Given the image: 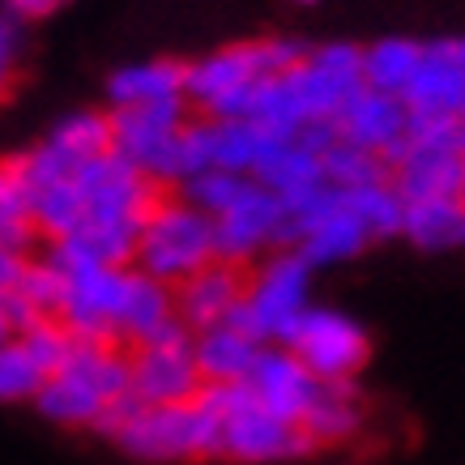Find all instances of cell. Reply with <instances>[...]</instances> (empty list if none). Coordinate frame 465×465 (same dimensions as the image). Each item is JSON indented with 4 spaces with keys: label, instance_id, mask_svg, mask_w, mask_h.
I'll return each mask as SVG.
<instances>
[{
    "label": "cell",
    "instance_id": "obj_1",
    "mask_svg": "<svg viewBox=\"0 0 465 465\" xmlns=\"http://www.w3.org/2000/svg\"><path fill=\"white\" fill-rule=\"evenodd\" d=\"M133 389V354L115 341H77L69 367L47 376L35 406L56 427H90L112 397Z\"/></svg>",
    "mask_w": 465,
    "mask_h": 465
},
{
    "label": "cell",
    "instance_id": "obj_2",
    "mask_svg": "<svg viewBox=\"0 0 465 465\" xmlns=\"http://www.w3.org/2000/svg\"><path fill=\"white\" fill-rule=\"evenodd\" d=\"M112 444L133 461L150 465L213 461L223 457V419L197 397L180 406H145Z\"/></svg>",
    "mask_w": 465,
    "mask_h": 465
},
{
    "label": "cell",
    "instance_id": "obj_3",
    "mask_svg": "<svg viewBox=\"0 0 465 465\" xmlns=\"http://www.w3.org/2000/svg\"><path fill=\"white\" fill-rule=\"evenodd\" d=\"M210 261H218L210 213H201L183 197L158 201L142 226V243H137L133 269H142V273H150V278H158V282H167L175 291L188 273H197Z\"/></svg>",
    "mask_w": 465,
    "mask_h": 465
},
{
    "label": "cell",
    "instance_id": "obj_4",
    "mask_svg": "<svg viewBox=\"0 0 465 465\" xmlns=\"http://www.w3.org/2000/svg\"><path fill=\"white\" fill-rule=\"evenodd\" d=\"M248 308H252L256 341L291 338V329L312 308V265L295 248H273L261 265L248 273Z\"/></svg>",
    "mask_w": 465,
    "mask_h": 465
},
{
    "label": "cell",
    "instance_id": "obj_5",
    "mask_svg": "<svg viewBox=\"0 0 465 465\" xmlns=\"http://www.w3.org/2000/svg\"><path fill=\"white\" fill-rule=\"evenodd\" d=\"M73 180L85 201V223H145L150 210L167 197L163 183L150 180L142 167H133L115 150L85 158Z\"/></svg>",
    "mask_w": 465,
    "mask_h": 465
},
{
    "label": "cell",
    "instance_id": "obj_6",
    "mask_svg": "<svg viewBox=\"0 0 465 465\" xmlns=\"http://www.w3.org/2000/svg\"><path fill=\"white\" fill-rule=\"evenodd\" d=\"M188 99L145 103V107H112L115 154H124L133 167H142L163 188L175 183V150H180V128L193 120Z\"/></svg>",
    "mask_w": 465,
    "mask_h": 465
},
{
    "label": "cell",
    "instance_id": "obj_7",
    "mask_svg": "<svg viewBox=\"0 0 465 465\" xmlns=\"http://www.w3.org/2000/svg\"><path fill=\"white\" fill-rule=\"evenodd\" d=\"M282 346H291L303 359L316 381H359V371L371 359L367 329L333 308H308Z\"/></svg>",
    "mask_w": 465,
    "mask_h": 465
},
{
    "label": "cell",
    "instance_id": "obj_8",
    "mask_svg": "<svg viewBox=\"0 0 465 465\" xmlns=\"http://www.w3.org/2000/svg\"><path fill=\"white\" fill-rule=\"evenodd\" d=\"M286 77H291V90L308 120H338L341 107L363 90V47L321 43Z\"/></svg>",
    "mask_w": 465,
    "mask_h": 465
},
{
    "label": "cell",
    "instance_id": "obj_9",
    "mask_svg": "<svg viewBox=\"0 0 465 465\" xmlns=\"http://www.w3.org/2000/svg\"><path fill=\"white\" fill-rule=\"evenodd\" d=\"M282 197L265 183H248L240 201L213 218V252L231 265H252L256 256L273 252L282 243Z\"/></svg>",
    "mask_w": 465,
    "mask_h": 465
},
{
    "label": "cell",
    "instance_id": "obj_10",
    "mask_svg": "<svg viewBox=\"0 0 465 465\" xmlns=\"http://www.w3.org/2000/svg\"><path fill=\"white\" fill-rule=\"evenodd\" d=\"M133 265H99L69 278V299L60 321L77 341H115L120 346V308L128 295Z\"/></svg>",
    "mask_w": 465,
    "mask_h": 465
},
{
    "label": "cell",
    "instance_id": "obj_11",
    "mask_svg": "<svg viewBox=\"0 0 465 465\" xmlns=\"http://www.w3.org/2000/svg\"><path fill=\"white\" fill-rule=\"evenodd\" d=\"M316 452L308 431L299 423H286L269 414L261 401L243 406L240 414L223 419V457L240 465H273V461H299Z\"/></svg>",
    "mask_w": 465,
    "mask_h": 465
},
{
    "label": "cell",
    "instance_id": "obj_12",
    "mask_svg": "<svg viewBox=\"0 0 465 465\" xmlns=\"http://www.w3.org/2000/svg\"><path fill=\"white\" fill-rule=\"evenodd\" d=\"M248 384H252L256 401L269 414L286 419V423H299L308 414V406L316 401V393H321V381L303 367V359L291 346H278V341L261 346L252 371H248Z\"/></svg>",
    "mask_w": 465,
    "mask_h": 465
},
{
    "label": "cell",
    "instance_id": "obj_13",
    "mask_svg": "<svg viewBox=\"0 0 465 465\" xmlns=\"http://www.w3.org/2000/svg\"><path fill=\"white\" fill-rule=\"evenodd\" d=\"M133 393L145 406H180L201 393V367L188 346H133Z\"/></svg>",
    "mask_w": 465,
    "mask_h": 465
},
{
    "label": "cell",
    "instance_id": "obj_14",
    "mask_svg": "<svg viewBox=\"0 0 465 465\" xmlns=\"http://www.w3.org/2000/svg\"><path fill=\"white\" fill-rule=\"evenodd\" d=\"M406 128H410V107L397 94H384V90H371L363 85L346 107L338 112V133L341 142H354L381 154L384 163L397 154V145L406 142Z\"/></svg>",
    "mask_w": 465,
    "mask_h": 465
},
{
    "label": "cell",
    "instance_id": "obj_15",
    "mask_svg": "<svg viewBox=\"0 0 465 465\" xmlns=\"http://www.w3.org/2000/svg\"><path fill=\"white\" fill-rule=\"evenodd\" d=\"M401 103L410 115H461L465 107V64L457 56V43L436 39L423 47V64L410 77Z\"/></svg>",
    "mask_w": 465,
    "mask_h": 465
},
{
    "label": "cell",
    "instance_id": "obj_16",
    "mask_svg": "<svg viewBox=\"0 0 465 465\" xmlns=\"http://www.w3.org/2000/svg\"><path fill=\"white\" fill-rule=\"evenodd\" d=\"M248 295V265L231 261H210L197 273H188L175 286V316L188 321L193 329H210Z\"/></svg>",
    "mask_w": 465,
    "mask_h": 465
},
{
    "label": "cell",
    "instance_id": "obj_17",
    "mask_svg": "<svg viewBox=\"0 0 465 465\" xmlns=\"http://www.w3.org/2000/svg\"><path fill=\"white\" fill-rule=\"evenodd\" d=\"M389 180L401 201H440L465 197V154H431V150H401L389 163Z\"/></svg>",
    "mask_w": 465,
    "mask_h": 465
},
{
    "label": "cell",
    "instance_id": "obj_18",
    "mask_svg": "<svg viewBox=\"0 0 465 465\" xmlns=\"http://www.w3.org/2000/svg\"><path fill=\"white\" fill-rule=\"evenodd\" d=\"M363 393H359V381H321V393L308 406V414L299 419V427L308 431V440L316 449H333V444H346L363 431Z\"/></svg>",
    "mask_w": 465,
    "mask_h": 465
},
{
    "label": "cell",
    "instance_id": "obj_19",
    "mask_svg": "<svg viewBox=\"0 0 465 465\" xmlns=\"http://www.w3.org/2000/svg\"><path fill=\"white\" fill-rule=\"evenodd\" d=\"M261 60H256V43H235V47H223V52H210L205 60H193L188 64V82H183V94L193 107H210L223 94L240 90L248 82H261Z\"/></svg>",
    "mask_w": 465,
    "mask_h": 465
},
{
    "label": "cell",
    "instance_id": "obj_20",
    "mask_svg": "<svg viewBox=\"0 0 465 465\" xmlns=\"http://www.w3.org/2000/svg\"><path fill=\"white\" fill-rule=\"evenodd\" d=\"M183 82H188V64H180V60H142V64H124V69L112 73L107 99H112V107H145V103L188 99Z\"/></svg>",
    "mask_w": 465,
    "mask_h": 465
},
{
    "label": "cell",
    "instance_id": "obj_21",
    "mask_svg": "<svg viewBox=\"0 0 465 465\" xmlns=\"http://www.w3.org/2000/svg\"><path fill=\"white\" fill-rule=\"evenodd\" d=\"M401 240H410L419 252H457V248H465V197L406 201Z\"/></svg>",
    "mask_w": 465,
    "mask_h": 465
},
{
    "label": "cell",
    "instance_id": "obj_22",
    "mask_svg": "<svg viewBox=\"0 0 465 465\" xmlns=\"http://www.w3.org/2000/svg\"><path fill=\"white\" fill-rule=\"evenodd\" d=\"M261 346L265 341L248 338L231 324H210L193 333V359L201 367V381H248Z\"/></svg>",
    "mask_w": 465,
    "mask_h": 465
},
{
    "label": "cell",
    "instance_id": "obj_23",
    "mask_svg": "<svg viewBox=\"0 0 465 465\" xmlns=\"http://www.w3.org/2000/svg\"><path fill=\"white\" fill-rule=\"evenodd\" d=\"M371 235L363 231V223L346 210V201L338 197V205L324 213L321 223L312 226L308 235L295 243V252L308 261L312 269H324V265H341V261H354L359 252H367Z\"/></svg>",
    "mask_w": 465,
    "mask_h": 465
},
{
    "label": "cell",
    "instance_id": "obj_24",
    "mask_svg": "<svg viewBox=\"0 0 465 465\" xmlns=\"http://www.w3.org/2000/svg\"><path fill=\"white\" fill-rule=\"evenodd\" d=\"M175 316V291L167 282H158L142 269H133L128 278V295H124V308H120V346H142L150 333H154L163 321Z\"/></svg>",
    "mask_w": 465,
    "mask_h": 465
},
{
    "label": "cell",
    "instance_id": "obj_25",
    "mask_svg": "<svg viewBox=\"0 0 465 465\" xmlns=\"http://www.w3.org/2000/svg\"><path fill=\"white\" fill-rule=\"evenodd\" d=\"M282 137L286 133H273L256 120H213V167L235 171V175H256V167Z\"/></svg>",
    "mask_w": 465,
    "mask_h": 465
},
{
    "label": "cell",
    "instance_id": "obj_26",
    "mask_svg": "<svg viewBox=\"0 0 465 465\" xmlns=\"http://www.w3.org/2000/svg\"><path fill=\"white\" fill-rule=\"evenodd\" d=\"M252 180L265 183L269 193H278V197H295V193H308V188L324 183V167L321 154H312L308 145H299L295 137H282L269 150L265 163L256 167Z\"/></svg>",
    "mask_w": 465,
    "mask_h": 465
},
{
    "label": "cell",
    "instance_id": "obj_27",
    "mask_svg": "<svg viewBox=\"0 0 465 465\" xmlns=\"http://www.w3.org/2000/svg\"><path fill=\"white\" fill-rule=\"evenodd\" d=\"M26 213L43 240H60L85 226V201L77 193V180H56L39 183L26 193Z\"/></svg>",
    "mask_w": 465,
    "mask_h": 465
},
{
    "label": "cell",
    "instance_id": "obj_28",
    "mask_svg": "<svg viewBox=\"0 0 465 465\" xmlns=\"http://www.w3.org/2000/svg\"><path fill=\"white\" fill-rule=\"evenodd\" d=\"M423 47L419 39H381L363 47V85L371 90H384V94H406L410 77L423 64Z\"/></svg>",
    "mask_w": 465,
    "mask_h": 465
},
{
    "label": "cell",
    "instance_id": "obj_29",
    "mask_svg": "<svg viewBox=\"0 0 465 465\" xmlns=\"http://www.w3.org/2000/svg\"><path fill=\"white\" fill-rule=\"evenodd\" d=\"M341 201H346V210L363 223V231L371 235V243L401 235L406 201H401V193L393 188V180L363 183V188H341Z\"/></svg>",
    "mask_w": 465,
    "mask_h": 465
},
{
    "label": "cell",
    "instance_id": "obj_30",
    "mask_svg": "<svg viewBox=\"0 0 465 465\" xmlns=\"http://www.w3.org/2000/svg\"><path fill=\"white\" fill-rule=\"evenodd\" d=\"M47 142H56L64 154H73L77 163L85 158H99L107 154L115 145V128H112V115L107 112H73L64 115L56 128H52V137Z\"/></svg>",
    "mask_w": 465,
    "mask_h": 465
},
{
    "label": "cell",
    "instance_id": "obj_31",
    "mask_svg": "<svg viewBox=\"0 0 465 465\" xmlns=\"http://www.w3.org/2000/svg\"><path fill=\"white\" fill-rule=\"evenodd\" d=\"M321 167L333 188H363V183L389 180V163L381 154H371V150L354 142H341V137L321 154Z\"/></svg>",
    "mask_w": 465,
    "mask_h": 465
},
{
    "label": "cell",
    "instance_id": "obj_32",
    "mask_svg": "<svg viewBox=\"0 0 465 465\" xmlns=\"http://www.w3.org/2000/svg\"><path fill=\"white\" fill-rule=\"evenodd\" d=\"M248 183H252V175H235V171L210 167V171H201V175H193V180H183L180 197L188 201V205H197L201 213L218 218V213H226L235 201H240V193Z\"/></svg>",
    "mask_w": 465,
    "mask_h": 465
},
{
    "label": "cell",
    "instance_id": "obj_33",
    "mask_svg": "<svg viewBox=\"0 0 465 465\" xmlns=\"http://www.w3.org/2000/svg\"><path fill=\"white\" fill-rule=\"evenodd\" d=\"M22 346H26V354L39 363L43 376H56V371H64L73 359V351H77V338L69 333V324L60 321V316H43V321H35L22 333Z\"/></svg>",
    "mask_w": 465,
    "mask_h": 465
},
{
    "label": "cell",
    "instance_id": "obj_34",
    "mask_svg": "<svg viewBox=\"0 0 465 465\" xmlns=\"http://www.w3.org/2000/svg\"><path fill=\"white\" fill-rule=\"evenodd\" d=\"M401 150H431V154H465V120L461 115H410ZM393 154V158H397ZM389 158V163H393Z\"/></svg>",
    "mask_w": 465,
    "mask_h": 465
},
{
    "label": "cell",
    "instance_id": "obj_35",
    "mask_svg": "<svg viewBox=\"0 0 465 465\" xmlns=\"http://www.w3.org/2000/svg\"><path fill=\"white\" fill-rule=\"evenodd\" d=\"M14 291L26 299V303L39 312V316H60L64 299H69V278H64V273H60L52 261H43V256L35 261V256H30Z\"/></svg>",
    "mask_w": 465,
    "mask_h": 465
},
{
    "label": "cell",
    "instance_id": "obj_36",
    "mask_svg": "<svg viewBox=\"0 0 465 465\" xmlns=\"http://www.w3.org/2000/svg\"><path fill=\"white\" fill-rule=\"evenodd\" d=\"M35 240H39V231H35V223H30V213H26V197H22L9 163H0V243L30 256Z\"/></svg>",
    "mask_w": 465,
    "mask_h": 465
},
{
    "label": "cell",
    "instance_id": "obj_37",
    "mask_svg": "<svg viewBox=\"0 0 465 465\" xmlns=\"http://www.w3.org/2000/svg\"><path fill=\"white\" fill-rule=\"evenodd\" d=\"M43 376L39 363L26 354L22 341H5L0 346V406H14V401H35L43 389Z\"/></svg>",
    "mask_w": 465,
    "mask_h": 465
},
{
    "label": "cell",
    "instance_id": "obj_38",
    "mask_svg": "<svg viewBox=\"0 0 465 465\" xmlns=\"http://www.w3.org/2000/svg\"><path fill=\"white\" fill-rule=\"evenodd\" d=\"M213 167V120L201 115V120H188L180 128V150H175V188L183 180H193L201 171Z\"/></svg>",
    "mask_w": 465,
    "mask_h": 465
},
{
    "label": "cell",
    "instance_id": "obj_39",
    "mask_svg": "<svg viewBox=\"0 0 465 465\" xmlns=\"http://www.w3.org/2000/svg\"><path fill=\"white\" fill-rule=\"evenodd\" d=\"M142 410H145V401H142L137 393H133V389H128V393L112 397V401H107V406L99 410V419L90 423V431H99V436L115 440L128 423H133V419H137V414H142Z\"/></svg>",
    "mask_w": 465,
    "mask_h": 465
},
{
    "label": "cell",
    "instance_id": "obj_40",
    "mask_svg": "<svg viewBox=\"0 0 465 465\" xmlns=\"http://www.w3.org/2000/svg\"><path fill=\"white\" fill-rule=\"evenodd\" d=\"M17 64H22V35H17V17L0 14V99H9L17 82Z\"/></svg>",
    "mask_w": 465,
    "mask_h": 465
},
{
    "label": "cell",
    "instance_id": "obj_41",
    "mask_svg": "<svg viewBox=\"0 0 465 465\" xmlns=\"http://www.w3.org/2000/svg\"><path fill=\"white\" fill-rule=\"evenodd\" d=\"M26 261H30L26 252H14V248H5V243H0V295H9V291L17 286V278H22Z\"/></svg>",
    "mask_w": 465,
    "mask_h": 465
},
{
    "label": "cell",
    "instance_id": "obj_42",
    "mask_svg": "<svg viewBox=\"0 0 465 465\" xmlns=\"http://www.w3.org/2000/svg\"><path fill=\"white\" fill-rule=\"evenodd\" d=\"M60 5H64V0H5L9 17H17V22H35V17L56 14Z\"/></svg>",
    "mask_w": 465,
    "mask_h": 465
},
{
    "label": "cell",
    "instance_id": "obj_43",
    "mask_svg": "<svg viewBox=\"0 0 465 465\" xmlns=\"http://www.w3.org/2000/svg\"><path fill=\"white\" fill-rule=\"evenodd\" d=\"M17 333H14V324H9V312H5V295H0V346L5 341H14Z\"/></svg>",
    "mask_w": 465,
    "mask_h": 465
},
{
    "label": "cell",
    "instance_id": "obj_44",
    "mask_svg": "<svg viewBox=\"0 0 465 465\" xmlns=\"http://www.w3.org/2000/svg\"><path fill=\"white\" fill-rule=\"evenodd\" d=\"M457 43V56H461V64H465V39H452Z\"/></svg>",
    "mask_w": 465,
    "mask_h": 465
},
{
    "label": "cell",
    "instance_id": "obj_45",
    "mask_svg": "<svg viewBox=\"0 0 465 465\" xmlns=\"http://www.w3.org/2000/svg\"><path fill=\"white\" fill-rule=\"evenodd\" d=\"M461 120H465V107H461Z\"/></svg>",
    "mask_w": 465,
    "mask_h": 465
}]
</instances>
